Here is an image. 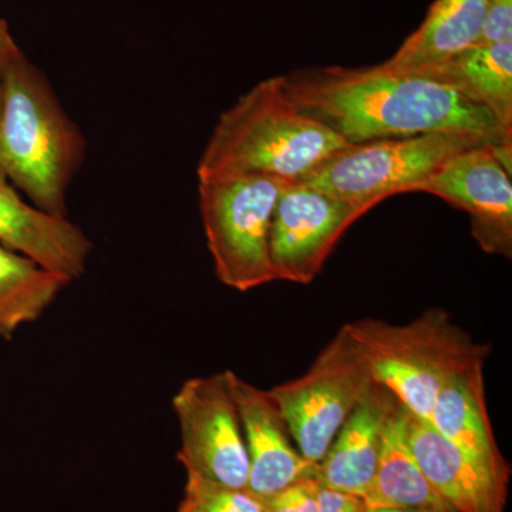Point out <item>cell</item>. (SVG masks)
I'll list each match as a JSON object with an SVG mask.
<instances>
[{"instance_id":"16","label":"cell","mask_w":512,"mask_h":512,"mask_svg":"<svg viewBox=\"0 0 512 512\" xmlns=\"http://www.w3.org/2000/svg\"><path fill=\"white\" fill-rule=\"evenodd\" d=\"M490 0H436L419 29L384 64L419 72L478 45Z\"/></svg>"},{"instance_id":"13","label":"cell","mask_w":512,"mask_h":512,"mask_svg":"<svg viewBox=\"0 0 512 512\" xmlns=\"http://www.w3.org/2000/svg\"><path fill=\"white\" fill-rule=\"evenodd\" d=\"M0 168V244L69 281L86 272L93 244L82 229L28 204Z\"/></svg>"},{"instance_id":"4","label":"cell","mask_w":512,"mask_h":512,"mask_svg":"<svg viewBox=\"0 0 512 512\" xmlns=\"http://www.w3.org/2000/svg\"><path fill=\"white\" fill-rule=\"evenodd\" d=\"M345 326L365 353L375 382L424 420L441 387L490 353V346L477 343L443 308L426 309L406 325L357 319Z\"/></svg>"},{"instance_id":"6","label":"cell","mask_w":512,"mask_h":512,"mask_svg":"<svg viewBox=\"0 0 512 512\" xmlns=\"http://www.w3.org/2000/svg\"><path fill=\"white\" fill-rule=\"evenodd\" d=\"M483 144L487 143L457 133L380 138L349 144L299 183L372 210L392 195L414 192L417 185L454 154Z\"/></svg>"},{"instance_id":"15","label":"cell","mask_w":512,"mask_h":512,"mask_svg":"<svg viewBox=\"0 0 512 512\" xmlns=\"http://www.w3.org/2000/svg\"><path fill=\"white\" fill-rule=\"evenodd\" d=\"M484 366L477 363L451 377L437 394L427 421L458 447L510 476L488 414Z\"/></svg>"},{"instance_id":"22","label":"cell","mask_w":512,"mask_h":512,"mask_svg":"<svg viewBox=\"0 0 512 512\" xmlns=\"http://www.w3.org/2000/svg\"><path fill=\"white\" fill-rule=\"evenodd\" d=\"M512 42V0H490L478 45Z\"/></svg>"},{"instance_id":"8","label":"cell","mask_w":512,"mask_h":512,"mask_svg":"<svg viewBox=\"0 0 512 512\" xmlns=\"http://www.w3.org/2000/svg\"><path fill=\"white\" fill-rule=\"evenodd\" d=\"M187 476L247 491L249 461L231 372L187 380L173 399Z\"/></svg>"},{"instance_id":"9","label":"cell","mask_w":512,"mask_h":512,"mask_svg":"<svg viewBox=\"0 0 512 512\" xmlns=\"http://www.w3.org/2000/svg\"><path fill=\"white\" fill-rule=\"evenodd\" d=\"M370 211L303 183L286 185L269 229L275 281L309 285L353 222Z\"/></svg>"},{"instance_id":"2","label":"cell","mask_w":512,"mask_h":512,"mask_svg":"<svg viewBox=\"0 0 512 512\" xmlns=\"http://www.w3.org/2000/svg\"><path fill=\"white\" fill-rule=\"evenodd\" d=\"M349 146L289 101L282 76L266 79L225 110L197 167L198 180L258 174L299 183Z\"/></svg>"},{"instance_id":"23","label":"cell","mask_w":512,"mask_h":512,"mask_svg":"<svg viewBox=\"0 0 512 512\" xmlns=\"http://www.w3.org/2000/svg\"><path fill=\"white\" fill-rule=\"evenodd\" d=\"M316 512H366V504L362 498L356 495L342 493V491L330 490L318 481L316 490Z\"/></svg>"},{"instance_id":"14","label":"cell","mask_w":512,"mask_h":512,"mask_svg":"<svg viewBox=\"0 0 512 512\" xmlns=\"http://www.w3.org/2000/svg\"><path fill=\"white\" fill-rule=\"evenodd\" d=\"M397 402L386 387L373 386L320 460V484L363 500L375 476L384 424Z\"/></svg>"},{"instance_id":"18","label":"cell","mask_w":512,"mask_h":512,"mask_svg":"<svg viewBox=\"0 0 512 512\" xmlns=\"http://www.w3.org/2000/svg\"><path fill=\"white\" fill-rule=\"evenodd\" d=\"M485 107L512 133V42L468 47L446 62L419 70Z\"/></svg>"},{"instance_id":"19","label":"cell","mask_w":512,"mask_h":512,"mask_svg":"<svg viewBox=\"0 0 512 512\" xmlns=\"http://www.w3.org/2000/svg\"><path fill=\"white\" fill-rule=\"evenodd\" d=\"M72 281L0 244V338L35 322Z\"/></svg>"},{"instance_id":"21","label":"cell","mask_w":512,"mask_h":512,"mask_svg":"<svg viewBox=\"0 0 512 512\" xmlns=\"http://www.w3.org/2000/svg\"><path fill=\"white\" fill-rule=\"evenodd\" d=\"M316 490H318V478L299 481V483L279 491L261 503L264 512H316Z\"/></svg>"},{"instance_id":"20","label":"cell","mask_w":512,"mask_h":512,"mask_svg":"<svg viewBox=\"0 0 512 512\" xmlns=\"http://www.w3.org/2000/svg\"><path fill=\"white\" fill-rule=\"evenodd\" d=\"M177 512H264V508L247 491L187 476L184 498Z\"/></svg>"},{"instance_id":"5","label":"cell","mask_w":512,"mask_h":512,"mask_svg":"<svg viewBox=\"0 0 512 512\" xmlns=\"http://www.w3.org/2000/svg\"><path fill=\"white\" fill-rule=\"evenodd\" d=\"M286 181L258 174L198 180L205 238L218 279L239 292L274 282L269 229Z\"/></svg>"},{"instance_id":"7","label":"cell","mask_w":512,"mask_h":512,"mask_svg":"<svg viewBox=\"0 0 512 512\" xmlns=\"http://www.w3.org/2000/svg\"><path fill=\"white\" fill-rule=\"evenodd\" d=\"M376 382L346 326L298 379L269 390L299 453L319 464L336 434Z\"/></svg>"},{"instance_id":"3","label":"cell","mask_w":512,"mask_h":512,"mask_svg":"<svg viewBox=\"0 0 512 512\" xmlns=\"http://www.w3.org/2000/svg\"><path fill=\"white\" fill-rule=\"evenodd\" d=\"M82 130L45 74L20 50L6 80L0 119V168L30 204L67 217L66 195L86 157Z\"/></svg>"},{"instance_id":"12","label":"cell","mask_w":512,"mask_h":512,"mask_svg":"<svg viewBox=\"0 0 512 512\" xmlns=\"http://www.w3.org/2000/svg\"><path fill=\"white\" fill-rule=\"evenodd\" d=\"M231 389L247 446V493L264 500L299 481L318 478V464L292 446L291 433L271 394L232 372Z\"/></svg>"},{"instance_id":"25","label":"cell","mask_w":512,"mask_h":512,"mask_svg":"<svg viewBox=\"0 0 512 512\" xmlns=\"http://www.w3.org/2000/svg\"><path fill=\"white\" fill-rule=\"evenodd\" d=\"M366 512H436L421 508H367Z\"/></svg>"},{"instance_id":"11","label":"cell","mask_w":512,"mask_h":512,"mask_svg":"<svg viewBox=\"0 0 512 512\" xmlns=\"http://www.w3.org/2000/svg\"><path fill=\"white\" fill-rule=\"evenodd\" d=\"M404 434L424 477L454 511L505 512L508 474L458 447L407 409Z\"/></svg>"},{"instance_id":"24","label":"cell","mask_w":512,"mask_h":512,"mask_svg":"<svg viewBox=\"0 0 512 512\" xmlns=\"http://www.w3.org/2000/svg\"><path fill=\"white\" fill-rule=\"evenodd\" d=\"M20 47L10 32L8 22L0 18V119H2L3 104H5L6 80L10 64L19 55Z\"/></svg>"},{"instance_id":"17","label":"cell","mask_w":512,"mask_h":512,"mask_svg":"<svg viewBox=\"0 0 512 512\" xmlns=\"http://www.w3.org/2000/svg\"><path fill=\"white\" fill-rule=\"evenodd\" d=\"M406 409L397 402L387 417L375 476L363 497L366 508H421L436 512H456L436 493L404 434Z\"/></svg>"},{"instance_id":"10","label":"cell","mask_w":512,"mask_h":512,"mask_svg":"<svg viewBox=\"0 0 512 512\" xmlns=\"http://www.w3.org/2000/svg\"><path fill=\"white\" fill-rule=\"evenodd\" d=\"M414 192L436 195L468 212L471 234L481 249L511 258V175L495 160L491 144L454 154Z\"/></svg>"},{"instance_id":"1","label":"cell","mask_w":512,"mask_h":512,"mask_svg":"<svg viewBox=\"0 0 512 512\" xmlns=\"http://www.w3.org/2000/svg\"><path fill=\"white\" fill-rule=\"evenodd\" d=\"M289 101L349 144L380 138L457 133L487 144L512 133L485 107L416 72L386 64L308 67L282 76Z\"/></svg>"}]
</instances>
